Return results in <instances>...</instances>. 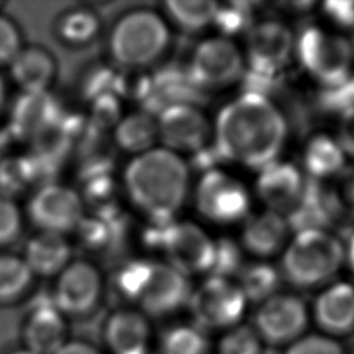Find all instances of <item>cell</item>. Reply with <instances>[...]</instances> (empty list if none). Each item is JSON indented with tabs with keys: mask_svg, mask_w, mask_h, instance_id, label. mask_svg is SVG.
<instances>
[{
	"mask_svg": "<svg viewBox=\"0 0 354 354\" xmlns=\"http://www.w3.org/2000/svg\"><path fill=\"white\" fill-rule=\"evenodd\" d=\"M102 343L106 354H152L149 318L138 308H115L104 321Z\"/></svg>",
	"mask_w": 354,
	"mask_h": 354,
	"instance_id": "2e32d148",
	"label": "cell"
},
{
	"mask_svg": "<svg viewBox=\"0 0 354 354\" xmlns=\"http://www.w3.org/2000/svg\"><path fill=\"white\" fill-rule=\"evenodd\" d=\"M4 101H6V86H4V82H3V79L0 76V112H1V109L4 106Z\"/></svg>",
	"mask_w": 354,
	"mask_h": 354,
	"instance_id": "bcb514c9",
	"label": "cell"
},
{
	"mask_svg": "<svg viewBox=\"0 0 354 354\" xmlns=\"http://www.w3.org/2000/svg\"><path fill=\"white\" fill-rule=\"evenodd\" d=\"M35 281V274L22 256L0 254V304H14L24 299Z\"/></svg>",
	"mask_w": 354,
	"mask_h": 354,
	"instance_id": "83f0119b",
	"label": "cell"
},
{
	"mask_svg": "<svg viewBox=\"0 0 354 354\" xmlns=\"http://www.w3.org/2000/svg\"><path fill=\"white\" fill-rule=\"evenodd\" d=\"M101 26V18L97 11L82 6L61 12L54 24V32L65 46L84 47L100 35Z\"/></svg>",
	"mask_w": 354,
	"mask_h": 354,
	"instance_id": "484cf974",
	"label": "cell"
},
{
	"mask_svg": "<svg viewBox=\"0 0 354 354\" xmlns=\"http://www.w3.org/2000/svg\"><path fill=\"white\" fill-rule=\"evenodd\" d=\"M285 354H343L340 346L322 336H307L293 342Z\"/></svg>",
	"mask_w": 354,
	"mask_h": 354,
	"instance_id": "60d3db41",
	"label": "cell"
},
{
	"mask_svg": "<svg viewBox=\"0 0 354 354\" xmlns=\"http://www.w3.org/2000/svg\"><path fill=\"white\" fill-rule=\"evenodd\" d=\"M170 25L163 14L134 8L122 14L108 35L111 59L126 69H141L158 62L170 46Z\"/></svg>",
	"mask_w": 354,
	"mask_h": 354,
	"instance_id": "3957f363",
	"label": "cell"
},
{
	"mask_svg": "<svg viewBox=\"0 0 354 354\" xmlns=\"http://www.w3.org/2000/svg\"><path fill=\"white\" fill-rule=\"evenodd\" d=\"M8 66L22 93L50 91L57 76V61L41 46H24Z\"/></svg>",
	"mask_w": 354,
	"mask_h": 354,
	"instance_id": "ffe728a7",
	"label": "cell"
},
{
	"mask_svg": "<svg viewBox=\"0 0 354 354\" xmlns=\"http://www.w3.org/2000/svg\"><path fill=\"white\" fill-rule=\"evenodd\" d=\"M33 178L28 158H8L0 162V192L11 196Z\"/></svg>",
	"mask_w": 354,
	"mask_h": 354,
	"instance_id": "e575fe53",
	"label": "cell"
},
{
	"mask_svg": "<svg viewBox=\"0 0 354 354\" xmlns=\"http://www.w3.org/2000/svg\"><path fill=\"white\" fill-rule=\"evenodd\" d=\"M58 105L50 91L22 93L10 115V134L21 141L36 142L55 129Z\"/></svg>",
	"mask_w": 354,
	"mask_h": 354,
	"instance_id": "ac0fdd59",
	"label": "cell"
},
{
	"mask_svg": "<svg viewBox=\"0 0 354 354\" xmlns=\"http://www.w3.org/2000/svg\"><path fill=\"white\" fill-rule=\"evenodd\" d=\"M194 324L205 332H224L242 324L248 300L234 279L207 275L188 301Z\"/></svg>",
	"mask_w": 354,
	"mask_h": 354,
	"instance_id": "5b68a950",
	"label": "cell"
},
{
	"mask_svg": "<svg viewBox=\"0 0 354 354\" xmlns=\"http://www.w3.org/2000/svg\"><path fill=\"white\" fill-rule=\"evenodd\" d=\"M8 354H35V353H32V351H29V350H26V348L21 347V348L14 350V351H11V353H8Z\"/></svg>",
	"mask_w": 354,
	"mask_h": 354,
	"instance_id": "c3c4849f",
	"label": "cell"
},
{
	"mask_svg": "<svg viewBox=\"0 0 354 354\" xmlns=\"http://www.w3.org/2000/svg\"><path fill=\"white\" fill-rule=\"evenodd\" d=\"M288 227L286 218L270 209L248 216L242 227L241 246L259 257L271 256L282 248Z\"/></svg>",
	"mask_w": 354,
	"mask_h": 354,
	"instance_id": "44dd1931",
	"label": "cell"
},
{
	"mask_svg": "<svg viewBox=\"0 0 354 354\" xmlns=\"http://www.w3.org/2000/svg\"><path fill=\"white\" fill-rule=\"evenodd\" d=\"M235 282L248 303H263L275 295L279 285V275L275 268L266 263H253L241 268Z\"/></svg>",
	"mask_w": 354,
	"mask_h": 354,
	"instance_id": "f546056e",
	"label": "cell"
},
{
	"mask_svg": "<svg viewBox=\"0 0 354 354\" xmlns=\"http://www.w3.org/2000/svg\"><path fill=\"white\" fill-rule=\"evenodd\" d=\"M307 325L303 301L292 295L275 293L260 303L253 317V328L266 344L293 343Z\"/></svg>",
	"mask_w": 354,
	"mask_h": 354,
	"instance_id": "9a60e30c",
	"label": "cell"
},
{
	"mask_svg": "<svg viewBox=\"0 0 354 354\" xmlns=\"http://www.w3.org/2000/svg\"><path fill=\"white\" fill-rule=\"evenodd\" d=\"M263 340L252 325L239 324L221 332L216 354H263Z\"/></svg>",
	"mask_w": 354,
	"mask_h": 354,
	"instance_id": "1f68e13d",
	"label": "cell"
},
{
	"mask_svg": "<svg viewBox=\"0 0 354 354\" xmlns=\"http://www.w3.org/2000/svg\"><path fill=\"white\" fill-rule=\"evenodd\" d=\"M151 263L148 260H134L124 264L116 274L115 285L116 290L123 299L136 304L141 293V289L148 277Z\"/></svg>",
	"mask_w": 354,
	"mask_h": 354,
	"instance_id": "d6a6232c",
	"label": "cell"
},
{
	"mask_svg": "<svg viewBox=\"0 0 354 354\" xmlns=\"http://www.w3.org/2000/svg\"><path fill=\"white\" fill-rule=\"evenodd\" d=\"M113 137L116 145L133 156L147 152L159 142L156 118L148 111L131 112L116 122Z\"/></svg>",
	"mask_w": 354,
	"mask_h": 354,
	"instance_id": "d4e9b609",
	"label": "cell"
},
{
	"mask_svg": "<svg viewBox=\"0 0 354 354\" xmlns=\"http://www.w3.org/2000/svg\"><path fill=\"white\" fill-rule=\"evenodd\" d=\"M304 163L313 177H326L342 169L343 151L330 138L319 136L307 145Z\"/></svg>",
	"mask_w": 354,
	"mask_h": 354,
	"instance_id": "4dcf8cb0",
	"label": "cell"
},
{
	"mask_svg": "<svg viewBox=\"0 0 354 354\" xmlns=\"http://www.w3.org/2000/svg\"><path fill=\"white\" fill-rule=\"evenodd\" d=\"M218 6L209 0H167L163 4V15L180 30L195 33L214 25Z\"/></svg>",
	"mask_w": 354,
	"mask_h": 354,
	"instance_id": "4316f807",
	"label": "cell"
},
{
	"mask_svg": "<svg viewBox=\"0 0 354 354\" xmlns=\"http://www.w3.org/2000/svg\"><path fill=\"white\" fill-rule=\"evenodd\" d=\"M242 267L243 264L239 243L228 238L214 241V257L209 275L232 279V277H236Z\"/></svg>",
	"mask_w": 354,
	"mask_h": 354,
	"instance_id": "836d02e7",
	"label": "cell"
},
{
	"mask_svg": "<svg viewBox=\"0 0 354 354\" xmlns=\"http://www.w3.org/2000/svg\"><path fill=\"white\" fill-rule=\"evenodd\" d=\"M318 105L322 111L340 112V115L354 111V76L336 86L325 87L319 93Z\"/></svg>",
	"mask_w": 354,
	"mask_h": 354,
	"instance_id": "d590c367",
	"label": "cell"
},
{
	"mask_svg": "<svg viewBox=\"0 0 354 354\" xmlns=\"http://www.w3.org/2000/svg\"><path fill=\"white\" fill-rule=\"evenodd\" d=\"M335 213L348 214L354 217V169L339 174L335 188L328 189Z\"/></svg>",
	"mask_w": 354,
	"mask_h": 354,
	"instance_id": "74e56055",
	"label": "cell"
},
{
	"mask_svg": "<svg viewBox=\"0 0 354 354\" xmlns=\"http://www.w3.org/2000/svg\"><path fill=\"white\" fill-rule=\"evenodd\" d=\"M158 354H207L210 344L206 332L192 324H177L159 337Z\"/></svg>",
	"mask_w": 354,
	"mask_h": 354,
	"instance_id": "f1b7e54d",
	"label": "cell"
},
{
	"mask_svg": "<svg viewBox=\"0 0 354 354\" xmlns=\"http://www.w3.org/2000/svg\"><path fill=\"white\" fill-rule=\"evenodd\" d=\"M155 243L165 253L166 263L185 275L210 272L214 239L198 224L184 221L158 223Z\"/></svg>",
	"mask_w": 354,
	"mask_h": 354,
	"instance_id": "52a82bcc",
	"label": "cell"
},
{
	"mask_svg": "<svg viewBox=\"0 0 354 354\" xmlns=\"http://www.w3.org/2000/svg\"><path fill=\"white\" fill-rule=\"evenodd\" d=\"M303 184L301 176L295 166L277 160L260 170L256 191L270 210L282 214L297 201Z\"/></svg>",
	"mask_w": 354,
	"mask_h": 354,
	"instance_id": "d6986e66",
	"label": "cell"
},
{
	"mask_svg": "<svg viewBox=\"0 0 354 354\" xmlns=\"http://www.w3.org/2000/svg\"><path fill=\"white\" fill-rule=\"evenodd\" d=\"M245 54L227 36L217 35L201 40L189 58L187 75L196 88L220 90L245 75Z\"/></svg>",
	"mask_w": 354,
	"mask_h": 354,
	"instance_id": "8992f818",
	"label": "cell"
},
{
	"mask_svg": "<svg viewBox=\"0 0 354 354\" xmlns=\"http://www.w3.org/2000/svg\"><path fill=\"white\" fill-rule=\"evenodd\" d=\"M194 198L199 214L216 224L245 221L250 207L245 185L217 167L205 170L196 183Z\"/></svg>",
	"mask_w": 354,
	"mask_h": 354,
	"instance_id": "ba28073f",
	"label": "cell"
},
{
	"mask_svg": "<svg viewBox=\"0 0 354 354\" xmlns=\"http://www.w3.org/2000/svg\"><path fill=\"white\" fill-rule=\"evenodd\" d=\"M160 147L178 155L196 153L212 138V124L192 102H178L163 108L156 116Z\"/></svg>",
	"mask_w": 354,
	"mask_h": 354,
	"instance_id": "7c38bea8",
	"label": "cell"
},
{
	"mask_svg": "<svg viewBox=\"0 0 354 354\" xmlns=\"http://www.w3.org/2000/svg\"><path fill=\"white\" fill-rule=\"evenodd\" d=\"M286 223L297 232L319 230L336 216L328 189L308 178L293 206L286 212Z\"/></svg>",
	"mask_w": 354,
	"mask_h": 354,
	"instance_id": "603a6c76",
	"label": "cell"
},
{
	"mask_svg": "<svg viewBox=\"0 0 354 354\" xmlns=\"http://www.w3.org/2000/svg\"><path fill=\"white\" fill-rule=\"evenodd\" d=\"M123 185L140 212L155 223H169L187 201L191 173L181 155L158 145L129 160Z\"/></svg>",
	"mask_w": 354,
	"mask_h": 354,
	"instance_id": "7a4b0ae2",
	"label": "cell"
},
{
	"mask_svg": "<svg viewBox=\"0 0 354 354\" xmlns=\"http://www.w3.org/2000/svg\"><path fill=\"white\" fill-rule=\"evenodd\" d=\"M55 354H104V351L87 340L69 339Z\"/></svg>",
	"mask_w": 354,
	"mask_h": 354,
	"instance_id": "ee69618b",
	"label": "cell"
},
{
	"mask_svg": "<svg viewBox=\"0 0 354 354\" xmlns=\"http://www.w3.org/2000/svg\"><path fill=\"white\" fill-rule=\"evenodd\" d=\"M242 4H232V6H218V11L216 15V21L214 25H217L221 29L223 36H227L241 30L243 28L248 26V17H249V11L241 10Z\"/></svg>",
	"mask_w": 354,
	"mask_h": 354,
	"instance_id": "ab89813d",
	"label": "cell"
},
{
	"mask_svg": "<svg viewBox=\"0 0 354 354\" xmlns=\"http://www.w3.org/2000/svg\"><path fill=\"white\" fill-rule=\"evenodd\" d=\"M191 293L188 275L166 261H152L136 306L148 318L166 317L188 306Z\"/></svg>",
	"mask_w": 354,
	"mask_h": 354,
	"instance_id": "5bb4252c",
	"label": "cell"
},
{
	"mask_svg": "<svg viewBox=\"0 0 354 354\" xmlns=\"http://www.w3.org/2000/svg\"><path fill=\"white\" fill-rule=\"evenodd\" d=\"M315 318L329 333L350 332L354 328V289L347 283H337L325 290L317 300Z\"/></svg>",
	"mask_w": 354,
	"mask_h": 354,
	"instance_id": "cb8c5ba5",
	"label": "cell"
},
{
	"mask_svg": "<svg viewBox=\"0 0 354 354\" xmlns=\"http://www.w3.org/2000/svg\"><path fill=\"white\" fill-rule=\"evenodd\" d=\"M68 330L66 317L51 299L37 301L22 322V347L35 354H55L69 340Z\"/></svg>",
	"mask_w": 354,
	"mask_h": 354,
	"instance_id": "e0dca14e",
	"label": "cell"
},
{
	"mask_svg": "<svg viewBox=\"0 0 354 354\" xmlns=\"http://www.w3.org/2000/svg\"><path fill=\"white\" fill-rule=\"evenodd\" d=\"M325 12L342 26H354V0H330L324 4Z\"/></svg>",
	"mask_w": 354,
	"mask_h": 354,
	"instance_id": "b9f144b4",
	"label": "cell"
},
{
	"mask_svg": "<svg viewBox=\"0 0 354 354\" xmlns=\"http://www.w3.org/2000/svg\"><path fill=\"white\" fill-rule=\"evenodd\" d=\"M22 231V213L11 196L0 192V245L14 242Z\"/></svg>",
	"mask_w": 354,
	"mask_h": 354,
	"instance_id": "8d00e7d4",
	"label": "cell"
},
{
	"mask_svg": "<svg viewBox=\"0 0 354 354\" xmlns=\"http://www.w3.org/2000/svg\"><path fill=\"white\" fill-rule=\"evenodd\" d=\"M293 48L290 30L277 21L253 24L246 32V64L259 86H271L275 75L286 65Z\"/></svg>",
	"mask_w": 354,
	"mask_h": 354,
	"instance_id": "8fae6325",
	"label": "cell"
},
{
	"mask_svg": "<svg viewBox=\"0 0 354 354\" xmlns=\"http://www.w3.org/2000/svg\"><path fill=\"white\" fill-rule=\"evenodd\" d=\"M6 147H7V134L4 131H0V156L4 153Z\"/></svg>",
	"mask_w": 354,
	"mask_h": 354,
	"instance_id": "7dc6e473",
	"label": "cell"
},
{
	"mask_svg": "<svg viewBox=\"0 0 354 354\" xmlns=\"http://www.w3.org/2000/svg\"><path fill=\"white\" fill-rule=\"evenodd\" d=\"M343 259L339 241L321 231L297 232L282 257L285 278L300 288H311L336 272Z\"/></svg>",
	"mask_w": 354,
	"mask_h": 354,
	"instance_id": "277c9868",
	"label": "cell"
},
{
	"mask_svg": "<svg viewBox=\"0 0 354 354\" xmlns=\"http://www.w3.org/2000/svg\"><path fill=\"white\" fill-rule=\"evenodd\" d=\"M22 257L35 277H57L72 261V248L65 235L37 231Z\"/></svg>",
	"mask_w": 354,
	"mask_h": 354,
	"instance_id": "7402d4cb",
	"label": "cell"
},
{
	"mask_svg": "<svg viewBox=\"0 0 354 354\" xmlns=\"http://www.w3.org/2000/svg\"><path fill=\"white\" fill-rule=\"evenodd\" d=\"M297 54L301 64L325 87L336 86L348 77L351 47L340 37L329 36L317 28H307L299 37Z\"/></svg>",
	"mask_w": 354,
	"mask_h": 354,
	"instance_id": "4fadbf2b",
	"label": "cell"
},
{
	"mask_svg": "<svg viewBox=\"0 0 354 354\" xmlns=\"http://www.w3.org/2000/svg\"><path fill=\"white\" fill-rule=\"evenodd\" d=\"M83 196L69 185L46 183L32 195L28 203V217L37 231L65 235L83 221Z\"/></svg>",
	"mask_w": 354,
	"mask_h": 354,
	"instance_id": "30bf717a",
	"label": "cell"
},
{
	"mask_svg": "<svg viewBox=\"0 0 354 354\" xmlns=\"http://www.w3.org/2000/svg\"><path fill=\"white\" fill-rule=\"evenodd\" d=\"M339 147L354 155V111L344 112L339 124Z\"/></svg>",
	"mask_w": 354,
	"mask_h": 354,
	"instance_id": "7bdbcfd3",
	"label": "cell"
},
{
	"mask_svg": "<svg viewBox=\"0 0 354 354\" xmlns=\"http://www.w3.org/2000/svg\"><path fill=\"white\" fill-rule=\"evenodd\" d=\"M104 278L87 260H72L57 277L50 299L68 318H82L97 310L104 296Z\"/></svg>",
	"mask_w": 354,
	"mask_h": 354,
	"instance_id": "9c48e42d",
	"label": "cell"
},
{
	"mask_svg": "<svg viewBox=\"0 0 354 354\" xmlns=\"http://www.w3.org/2000/svg\"><path fill=\"white\" fill-rule=\"evenodd\" d=\"M22 47V36L15 22L0 15V65H10Z\"/></svg>",
	"mask_w": 354,
	"mask_h": 354,
	"instance_id": "f35d334b",
	"label": "cell"
},
{
	"mask_svg": "<svg viewBox=\"0 0 354 354\" xmlns=\"http://www.w3.org/2000/svg\"><path fill=\"white\" fill-rule=\"evenodd\" d=\"M286 137V120L266 94L245 91L227 102L212 126L220 159L261 170L277 162Z\"/></svg>",
	"mask_w": 354,
	"mask_h": 354,
	"instance_id": "6da1fadb",
	"label": "cell"
},
{
	"mask_svg": "<svg viewBox=\"0 0 354 354\" xmlns=\"http://www.w3.org/2000/svg\"><path fill=\"white\" fill-rule=\"evenodd\" d=\"M348 261H350L351 270L354 271V235L351 236V241H350V246H348Z\"/></svg>",
	"mask_w": 354,
	"mask_h": 354,
	"instance_id": "f6af8a7d",
	"label": "cell"
}]
</instances>
